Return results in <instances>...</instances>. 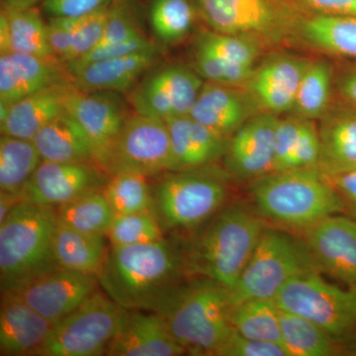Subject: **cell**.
I'll return each instance as SVG.
<instances>
[{
    "label": "cell",
    "mask_w": 356,
    "mask_h": 356,
    "mask_svg": "<svg viewBox=\"0 0 356 356\" xmlns=\"http://www.w3.org/2000/svg\"><path fill=\"white\" fill-rule=\"evenodd\" d=\"M184 273L181 252L165 238L140 245H110L97 274L103 291L128 311H152Z\"/></svg>",
    "instance_id": "obj_1"
},
{
    "label": "cell",
    "mask_w": 356,
    "mask_h": 356,
    "mask_svg": "<svg viewBox=\"0 0 356 356\" xmlns=\"http://www.w3.org/2000/svg\"><path fill=\"white\" fill-rule=\"evenodd\" d=\"M229 289L196 277L177 283L154 307L172 337L192 355L218 356L235 332L229 323Z\"/></svg>",
    "instance_id": "obj_2"
},
{
    "label": "cell",
    "mask_w": 356,
    "mask_h": 356,
    "mask_svg": "<svg viewBox=\"0 0 356 356\" xmlns=\"http://www.w3.org/2000/svg\"><path fill=\"white\" fill-rule=\"evenodd\" d=\"M266 228L262 218L241 206L222 208L180 250L184 273L233 287Z\"/></svg>",
    "instance_id": "obj_3"
},
{
    "label": "cell",
    "mask_w": 356,
    "mask_h": 356,
    "mask_svg": "<svg viewBox=\"0 0 356 356\" xmlns=\"http://www.w3.org/2000/svg\"><path fill=\"white\" fill-rule=\"evenodd\" d=\"M252 196L262 219L304 229L346 210L331 180L318 168L270 172L252 180Z\"/></svg>",
    "instance_id": "obj_4"
},
{
    "label": "cell",
    "mask_w": 356,
    "mask_h": 356,
    "mask_svg": "<svg viewBox=\"0 0 356 356\" xmlns=\"http://www.w3.org/2000/svg\"><path fill=\"white\" fill-rule=\"evenodd\" d=\"M56 208L23 200L0 222L1 291L56 268Z\"/></svg>",
    "instance_id": "obj_5"
},
{
    "label": "cell",
    "mask_w": 356,
    "mask_h": 356,
    "mask_svg": "<svg viewBox=\"0 0 356 356\" xmlns=\"http://www.w3.org/2000/svg\"><path fill=\"white\" fill-rule=\"evenodd\" d=\"M314 271L318 269L305 240L282 229L266 228L240 278L228 288L229 303L275 299L289 281Z\"/></svg>",
    "instance_id": "obj_6"
},
{
    "label": "cell",
    "mask_w": 356,
    "mask_h": 356,
    "mask_svg": "<svg viewBox=\"0 0 356 356\" xmlns=\"http://www.w3.org/2000/svg\"><path fill=\"white\" fill-rule=\"evenodd\" d=\"M199 11L222 34L254 40L266 47L294 44L303 13L288 0H196Z\"/></svg>",
    "instance_id": "obj_7"
},
{
    "label": "cell",
    "mask_w": 356,
    "mask_h": 356,
    "mask_svg": "<svg viewBox=\"0 0 356 356\" xmlns=\"http://www.w3.org/2000/svg\"><path fill=\"white\" fill-rule=\"evenodd\" d=\"M205 168L170 173L156 185L154 214L163 229L198 228L222 209L226 181Z\"/></svg>",
    "instance_id": "obj_8"
},
{
    "label": "cell",
    "mask_w": 356,
    "mask_h": 356,
    "mask_svg": "<svg viewBox=\"0 0 356 356\" xmlns=\"http://www.w3.org/2000/svg\"><path fill=\"white\" fill-rule=\"evenodd\" d=\"M274 300L281 310L311 321L341 346L356 339V285L343 289L314 271L289 281Z\"/></svg>",
    "instance_id": "obj_9"
},
{
    "label": "cell",
    "mask_w": 356,
    "mask_h": 356,
    "mask_svg": "<svg viewBox=\"0 0 356 356\" xmlns=\"http://www.w3.org/2000/svg\"><path fill=\"white\" fill-rule=\"evenodd\" d=\"M128 313L103 290H96L55 325L38 356L105 355Z\"/></svg>",
    "instance_id": "obj_10"
},
{
    "label": "cell",
    "mask_w": 356,
    "mask_h": 356,
    "mask_svg": "<svg viewBox=\"0 0 356 356\" xmlns=\"http://www.w3.org/2000/svg\"><path fill=\"white\" fill-rule=\"evenodd\" d=\"M103 170L111 175L135 173L147 177L175 172L165 122L139 114L126 119Z\"/></svg>",
    "instance_id": "obj_11"
},
{
    "label": "cell",
    "mask_w": 356,
    "mask_h": 356,
    "mask_svg": "<svg viewBox=\"0 0 356 356\" xmlns=\"http://www.w3.org/2000/svg\"><path fill=\"white\" fill-rule=\"evenodd\" d=\"M98 286L97 275L58 266L1 293L21 300L56 325L76 310Z\"/></svg>",
    "instance_id": "obj_12"
},
{
    "label": "cell",
    "mask_w": 356,
    "mask_h": 356,
    "mask_svg": "<svg viewBox=\"0 0 356 356\" xmlns=\"http://www.w3.org/2000/svg\"><path fill=\"white\" fill-rule=\"evenodd\" d=\"M203 84L186 67H168L147 77L131 100L136 113L165 122L189 115Z\"/></svg>",
    "instance_id": "obj_13"
},
{
    "label": "cell",
    "mask_w": 356,
    "mask_h": 356,
    "mask_svg": "<svg viewBox=\"0 0 356 356\" xmlns=\"http://www.w3.org/2000/svg\"><path fill=\"white\" fill-rule=\"evenodd\" d=\"M102 168L89 163L42 161L23 192V199L58 208L89 191L104 188Z\"/></svg>",
    "instance_id": "obj_14"
},
{
    "label": "cell",
    "mask_w": 356,
    "mask_h": 356,
    "mask_svg": "<svg viewBox=\"0 0 356 356\" xmlns=\"http://www.w3.org/2000/svg\"><path fill=\"white\" fill-rule=\"evenodd\" d=\"M305 233V242L318 271L346 286L356 285V220L334 215Z\"/></svg>",
    "instance_id": "obj_15"
},
{
    "label": "cell",
    "mask_w": 356,
    "mask_h": 356,
    "mask_svg": "<svg viewBox=\"0 0 356 356\" xmlns=\"http://www.w3.org/2000/svg\"><path fill=\"white\" fill-rule=\"evenodd\" d=\"M280 117L259 113L245 122L229 140L226 168L241 180L257 179L273 172Z\"/></svg>",
    "instance_id": "obj_16"
},
{
    "label": "cell",
    "mask_w": 356,
    "mask_h": 356,
    "mask_svg": "<svg viewBox=\"0 0 356 356\" xmlns=\"http://www.w3.org/2000/svg\"><path fill=\"white\" fill-rule=\"evenodd\" d=\"M309 62L310 60L288 54L271 56L254 67L241 88L264 113L291 112Z\"/></svg>",
    "instance_id": "obj_17"
},
{
    "label": "cell",
    "mask_w": 356,
    "mask_h": 356,
    "mask_svg": "<svg viewBox=\"0 0 356 356\" xmlns=\"http://www.w3.org/2000/svg\"><path fill=\"white\" fill-rule=\"evenodd\" d=\"M67 110L88 136L95 165L103 170L127 119L120 102L113 95L102 91L84 92L74 86Z\"/></svg>",
    "instance_id": "obj_18"
},
{
    "label": "cell",
    "mask_w": 356,
    "mask_h": 356,
    "mask_svg": "<svg viewBox=\"0 0 356 356\" xmlns=\"http://www.w3.org/2000/svg\"><path fill=\"white\" fill-rule=\"evenodd\" d=\"M259 113L262 112L243 88L208 81L203 84L189 116L229 140L245 122Z\"/></svg>",
    "instance_id": "obj_19"
},
{
    "label": "cell",
    "mask_w": 356,
    "mask_h": 356,
    "mask_svg": "<svg viewBox=\"0 0 356 356\" xmlns=\"http://www.w3.org/2000/svg\"><path fill=\"white\" fill-rule=\"evenodd\" d=\"M72 81L55 58L17 53L0 55V103L7 106L44 89Z\"/></svg>",
    "instance_id": "obj_20"
},
{
    "label": "cell",
    "mask_w": 356,
    "mask_h": 356,
    "mask_svg": "<svg viewBox=\"0 0 356 356\" xmlns=\"http://www.w3.org/2000/svg\"><path fill=\"white\" fill-rule=\"evenodd\" d=\"M186 350L153 311H129L121 331L109 344L108 356H179Z\"/></svg>",
    "instance_id": "obj_21"
},
{
    "label": "cell",
    "mask_w": 356,
    "mask_h": 356,
    "mask_svg": "<svg viewBox=\"0 0 356 356\" xmlns=\"http://www.w3.org/2000/svg\"><path fill=\"white\" fill-rule=\"evenodd\" d=\"M55 325L11 295L2 293L0 355L38 356Z\"/></svg>",
    "instance_id": "obj_22"
},
{
    "label": "cell",
    "mask_w": 356,
    "mask_h": 356,
    "mask_svg": "<svg viewBox=\"0 0 356 356\" xmlns=\"http://www.w3.org/2000/svg\"><path fill=\"white\" fill-rule=\"evenodd\" d=\"M320 159L317 168L327 177L356 170V107L343 102L320 119Z\"/></svg>",
    "instance_id": "obj_23"
},
{
    "label": "cell",
    "mask_w": 356,
    "mask_h": 356,
    "mask_svg": "<svg viewBox=\"0 0 356 356\" xmlns=\"http://www.w3.org/2000/svg\"><path fill=\"white\" fill-rule=\"evenodd\" d=\"M74 88L72 81L58 84L14 103L0 123L1 135L33 140L44 125L67 111V99Z\"/></svg>",
    "instance_id": "obj_24"
},
{
    "label": "cell",
    "mask_w": 356,
    "mask_h": 356,
    "mask_svg": "<svg viewBox=\"0 0 356 356\" xmlns=\"http://www.w3.org/2000/svg\"><path fill=\"white\" fill-rule=\"evenodd\" d=\"M294 44L356 62V17L304 13Z\"/></svg>",
    "instance_id": "obj_25"
},
{
    "label": "cell",
    "mask_w": 356,
    "mask_h": 356,
    "mask_svg": "<svg viewBox=\"0 0 356 356\" xmlns=\"http://www.w3.org/2000/svg\"><path fill=\"white\" fill-rule=\"evenodd\" d=\"M156 49L106 58L70 72L72 83L84 92L124 90L156 60Z\"/></svg>",
    "instance_id": "obj_26"
},
{
    "label": "cell",
    "mask_w": 356,
    "mask_h": 356,
    "mask_svg": "<svg viewBox=\"0 0 356 356\" xmlns=\"http://www.w3.org/2000/svg\"><path fill=\"white\" fill-rule=\"evenodd\" d=\"M32 140L43 161L95 165L88 136L67 110L44 125Z\"/></svg>",
    "instance_id": "obj_27"
},
{
    "label": "cell",
    "mask_w": 356,
    "mask_h": 356,
    "mask_svg": "<svg viewBox=\"0 0 356 356\" xmlns=\"http://www.w3.org/2000/svg\"><path fill=\"white\" fill-rule=\"evenodd\" d=\"M17 53L40 58H56L48 39V24L32 8L4 7L0 15V55Z\"/></svg>",
    "instance_id": "obj_28"
},
{
    "label": "cell",
    "mask_w": 356,
    "mask_h": 356,
    "mask_svg": "<svg viewBox=\"0 0 356 356\" xmlns=\"http://www.w3.org/2000/svg\"><path fill=\"white\" fill-rule=\"evenodd\" d=\"M105 238L81 233L58 222L54 245L58 266L97 275L109 250Z\"/></svg>",
    "instance_id": "obj_29"
},
{
    "label": "cell",
    "mask_w": 356,
    "mask_h": 356,
    "mask_svg": "<svg viewBox=\"0 0 356 356\" xmlns=\"http://www.w3.org/2000/svg\"><path fill=\"white\" fill-rule=\"evenodd\" d=\"M32 140L1 135L0 139V191L23 198V192L42 163Z\"/></svg>",
    "instance_id": "obj_30"
},
{
    "label": "cell",
    "mask_w": 356,
    "mask_h": 356,
    "mask_svg": "<svg viewBox=\"0 0 356 356\" xmlns=\"http://www.w3.org/2000/svg\"><path fill=\"white\" fill-rule=\"evenodd\" d=\"M334 76V67L327 60H310L297 91L292 115L312 121L322 118L331 107Z\"/></svg>",
    "instance_id": "obj_31"
},
{
    "label": "cell",
    "mask_w": 356,
    "mask_h": 356,
    "mask_svg": "<svg viewBox=\"0 0 356 356\" xmlns=\"http://www.w3.org/2000/svg\"><path fill=\"white\" fill-rule=\"evenodd\" d=\"M281 341L288 356H332L341 344L311 321L280 309Z\"/></svg>",
    "instance_id": "obj_32"
},
{
    "label": "cell",
    "mask_w": 356,
    "mask_h": 356,
    "mask_svg": "<svg viewBox=\"0 0 356 356\" xmlns=\"http://www.w3.org/2000/svg\"><path fill=\"white\" fill-rule=\"evenodd\" d=\"M280 314L275 300L250 299L231 306L229 318L232 327L243 337L282 344Z\"/></svg>",
    "instance_id": "obj_33"
},
{
    "label": "cell",
    "mask_w": 356,
    "mask_h": 356,
    "mask_svg": "<svg viewBox=\"0 0 356 356\" xmlns=\"http://www.w3.org/2000/svg\"><path fill=\"white\" fill-rule=\"evenodd\" d=\"M56 210L60 224L89 235L106 236L115 218L103 188L84 193Z\"/></svg>",
    "instance_id": "obj_34"
},
{
    "label": "cell",
    "mask_w": 356,
    "mask_h": 356,
    "mask_svg": "<svg viewBox=\"0 0 356 356\" xmlns=\"http://www.w3.org/2000/svg\"><path fill=\"white\" fill-rule=\"evenodd\" d=\"M147 177L135 173H118L103 188L115 216L152 211L154 212L153 189Z\"/></svg>",
    "instance_id": "obj_35"
},
{
    "label": "cell",
    "mask_w": 356,
    "mask_h": 356,
    "mask_svg": "<svg viewBox=\"0 0 356 356\" xmlns=\"http://www.w3.org/2000/svg\"><path fill=\"white\" fill-rule=\"evenodd\" d=\"M165 123L172 144L175 172L205 168L213 163L212 156L194 131L189 115L175 117Z\"/></svg>",
    "instance_id": "obj_36"
},
{
    "label": "cell",
    "mask_w": 356,
    "mask_h": 356,
    "mask_svg": "<svg viewBox=\"0 0 356 356\" xmlns=\"http://www.w3.org/2000/svg\"><path fill=\"white\" fill-rule=\"evenodd\" d=\"M106 238L111 247L154 243L165 238L163 227L152 211L115 216Z\"/></svg>",
    "instance_id": "obj_37"
},
{
    "label": "cell",
    "mask_w": 356,
    "mask_h": 356,
    "mask_svg": "<svg viewBox=\"0 0 356 356\" xmlns=\"http://www.w3.org/2000/svg\"><path fill=\"white\" fill-rule=\"evenodd\" d=\"M197 46L211 51L229 64L248 67H254L255 62L264 49L254 40L217 32L202 33Z\"/></svg>",
    "instance_id": "obj_38"
},
{
    "label": "cell",
    "mask_w": 356,
    "mask_h": 356,
    "mask_svg": "<svg viewBox=\"0 0 356 356\" xmlns=\"http://www.w3.org/2000/svg\"><path fill=\"white\" fill-rule=\"evenodd\" d=\"M193 19V8L188 0H154L152 6V26L159 38L165 41L184 37Z\"/></svg>",
    "instance_id": "obj_39"
},
{
    "label": "cell",
    "mask_w": 356,
    "mask_h": 356,
    "mask_svg": "<svg viewBox=\"0 0 356 356\" xmlns=\"http://www.w3.org/2000/svg\"><path fill=\"white\" fill-rule=\"evenodd\" d=\"M195 57L198 74L210 83L224 86L241 88L248 81L255 67L229 64L199 46L196 48Z\"/></svg>",
    "instance_id": "obj_40"
},
{
    "label": "cell",
    "mask_w": 356,
    "mask_h": 356,
    "mask_svg": "<svg viewBox=\"0 0 356 356\" xmlns=\"http://www.w3.org/2000/svg\"><path fill=\"white\" fill-rule=\"evenodd\" d=\"M110 6L89 14L83 25L74 33V43L64 62L69 65L93 50L102 38L109 17Z\"/></svg>",
    "instance_id": "obj_41"
},
{
    "label": "cell",
    "mask_w": 356,
    "mask_h": 356,
    "mask_svg": "<svg viewBox=\"0 0 356 356\" xmlns=\"http://www.w3.org/2000/svg\"><path fill=\"white\" fill-rule=\"evenodd\" d=\"M320 136L318 129L312 120H305L296 147L288 161L286 170L302 168H317L320 159Z\"/></svg>",
    "instance_id": "obj_42"
},
{
    "label": "cell",
    "mask_w": 356,
    "mask_h": 356,
    "mask_svg": "<svg viewBox=\"0 0 356 356\" xmlns=\"http://www.w3.org/2000/svg\"><path fill=\"white\" fill-rule=\"evenodd\" d=\"M306 119L291 115L280 119L276 129L275 161L273 172H284L290 156L296 147Z\"/></svg>",
    "instance_id": "obj_43"
},
{
    "label": "cell",
    "mask_w": 356,
    "mask_h": 356,
    "mask_svg": "<svg viewBox=\"0 0 356 356\" xmlns=\"http://www.w3.org/2000/svg\"><path fill=\"white\" fill-rule=\"evenodd\" d=\"M142 33L136 24L130 9L121 2L116 6H110L109 17L102 38L95 48L126 41Z\"/></svg>",
    "instance_id": "obj_44"
},
{
    "label": "cell",
    "mask_w": 356,
    "mask_h": 356,
    "mask_svg": "<svg viewBox=\"0 0 356 356\" xmlns=\"http://www.w3.org/2000/svg\"><path fill=\"white\" fill-rule=\"evenodd\" d=\"M151 48H154V44L149 42L147 37L140 34L139 36L133 37V38L119 42V43L97 47V48L88 51L83 57L70 63V64L67 65V67H69L70 72H72V70L79 69V67L91 64V63L106 60V58L130 55V54L137 53V51L147 50V49Z\"/></svg>",
    "instance_id": "obj_45"
},
{
    "label": "cell",
    "mask_w": 356,
    "mask_h": 356,
    "mask_svg": "<svg viewBox=\"0 0 356 356\" xmlns=\"http://www.w3.org/2000/svg\"><path fill=\"white\" fill-rule=\"evenodd\" d=\"M218 356H288L282 344L248 339L236 331Z\"/></svg>",
    "instance_id": "obj_46"
},
{
    "label": "cell",
    "mask_w": 356,
    "mask_h": 356,
    "mask_svg": "<svg viewBox=\"0 0 356 356\" xmlns=\"http://www.w3.org/2000/svg\"><path fill=\"white\" fill-rule=\"evenodd\" d=\"M112 0H44L43 7L53 17H79L110 6Z\"/></svg>",
    "instance_id": "obj_47"
},
{
    "label": "cell",
    "mask_w": 356,
    "mask_h": 356,
    "mask_svg": "<svg viewBox=\"0 0 356 356\" xmlns=\"http://www.w3.org/2000/svg\"><path fill=\"white\" fill-rule=\"evenodd\" d=\"M307 14L356 17V0H288Z\"/></svg>",
    "instance_id": "obj_48"
},
{
    "label": "cell",
    "mask_w": 356,
    "mask_h": 356,
    "mask_svg": "<svg viewBox=\"0 0 356 356\" xmlns=\"http://www.w3.org/2000/svg\"><path fill=\"white\" fill-rule=\"evenodd\" d=\"M334 89L341 102L356 107V62H348L334 76Z\"/></svg>",
    "instance_id": "obj_49"
},
{
    "label": "cell",
    "mask_w": 356,
    "mask_h": 356,
    "mask_svg": "<svg viewBox=\"0 0 356 356\" xmlns=\"http://www.w3.org/2000/svg\"><path fill=\"white\" fill-rule=\"evenodd\" d=\"M74 33L67 31L64 28L60 27L55 23L49 22L48 24V39L51 50L56 58L60 60H65L69 55L72 43H74Z\"/></svg>",
    "instance_id": "obj_50"
},
{
    "label": "cell",
    "mask_w": 356,
    "mask_h": 356,
    "mask_svg": "<svg viewBox=\"0 0 356 356\" xmlns=\"http://www.w3.org/2000/svg\"><path fill=\"white\" fill-rule=\"evenodd\" d=\"M327 178L343 198L346 210L356 217V170Z\"/></svg>",
    "instance_id": "obj_51"
},
{
    "label": "cell",
    "mask_w": 356,
    "mask_h": 356,
    "mask_svg": "<svg viewBox=\"0 0 356 356\" xmlns=\"http://www.w3.org/2000/svg\"><path fill=\"white\" fill-rule=\"evenodd\" d=\"M23 200L24 199L21 196L1 192V194H0V222H3L6 218L8 216L9 213L11 212V210Z\"/></svg>",
    "instance_id": "obj_52"
},
{
    "label": "cell",
    "mask_w": 356,
    "mask_h": 356,
    "mask_svg": "<svg viewBox=\"0 0 356 356\" xmlns=\"http://www.w3.org/2000/svg\"><path fill=\"white\" fill-rule=\"evenodd\" d=\"M39 0H4L7 8L27 9L32 8Z\"/></svg>",
    "instance_id": "obj_53"
},
{
    "label": "cell",
    "mask_w": 356,
    "mask_h": 356,
    "mask_svg": "<svg viewBox=\"0 0 356 356\" xmlns=\"http://www.w3.org/2000/svg\"><path fill=\"white\" fill-rule=\"evenodd\" d=\"M353 355H356V350H353Z\"/></svg>",
    "instance_id": "obj_54"
}]
</instances>
